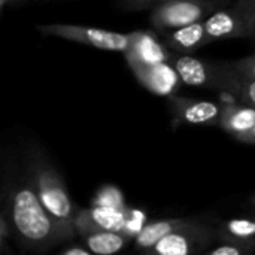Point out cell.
<instances>
[{
  "instance_id": "obj_12",
  "label": "cell",
  "mask_w": 255,
  "mask_h": 255,
  "mask_svg": "<svg viewBox=\"0 0 255 255\" xmlns=\"http://www.w3.org/2000/svg\"><path fill=\"white\" fill-rule=\"evenodd\" d=\"M161 37L169 51L176 54H194L205 45L211 43L205 27V19L163 33Z\"/></svg>"
},
{
  "instance_id": "obj_19",
  "label": "cell",
  "mask_w": 255,
  "mask_h": 255,
  "mask_svg": "<svg viewBox=\"0 0 255 255\" xmlns=\"http://www.w3.org/2000/svg\"><path fill=\"white\" fill-rule=\"evenodd\" d=\"M12 221L7 215L6 211L1 209L0 214V245H1V254L6 253V247H7V241L12 238Z\"/></svg>"
},
{
  "instance_id": "obj_1",
  "label": "cell",
  "mask_w": 255,
  "mask_h": 255,
  "mask_svg": "<svg viewBox=\"0 0 255 255\" xmlns=\"http://www.w3.org/2000/svg\"><path fill=\"white\" fill-rule=\"evenodd\" d=\"M1 209L7 212L22 248L45 253L61 244L57 227L43 206L22 158L13 155L3 157Z\"/></svg>"
},
{
  "instance_id": "obj_10",
  "label": "cell",
  "mask_w": 255,
  "mask_h": 255,
  "mask_svg": "<svg viewBox=\"0 0 255 255\" xmlns=\"http://www.w3.org/2000/svg\"><path fill=\"white\" fill-rule=\"evenodd\" d=\"M167 46L155 40L149 33L134 31V42L131 49L124 54L134 73L142 70L170 63L172 52H167Z\"/></svg>"
},
{
  "instance_id": "obj_8",
  "label": "cell",
  "mask_w": 255,
  "mask_h": 255,
  "mask_svg": "<svg viewBox=\"0 0 255 255\" xmlns=\"http://www.w3.org/2000/svg\"><path fill=\"white\" fill-rule=\"evenodd\" d=\"M75 224H76V233L82 238L84 244L91 250L93 254L111 255L120 253L131 241V236L123 232L109 230L93 223L84 214L82 209L78 211Z\"/></svg>"
},
{
  "instance_id": "obj_4",
  "label": "cell",
  "mask_w": 255,
  "mask_h": 255,
  "mask_svg": "<svg viewBox=\"0 0 255 255\" xmlns=\"http://www.w3.org/2000/svg\"><path fill=\"white\" fill-rule=\"evenodd\" d=\"M226 3V0H170L151 9L149 22L157 33L163 34L206 19Z\"/></svg>"
},
{
  "instance_id": "obj_22",
  "label": "cell",
  "mask_w": 255,
  "mask_h": 255,
  "mask_svg": "<svg viewBox=\"0 0 255 255\" xmlns=\"http://www.w3.org/2000/svg\"><path fill=\"white\" fill-rule=\"evenodd\" d=\"M24 0H0V7L1 10L7 6V4H18V3H22Z\"/></svg>"
},
{
  "instance_id": "obj_9",
  "label": "cell",
  "mask_w": 255,
  "mask_h": 255,
  "mask_svg": "<svg viewBox=\"0 0 255 255\" xmlns=\"http://www.w3.org/2000/svg\"><path fill=\"white\" fill-rule=\"evenodd\" d=\"M208 37L212 42L253 37V31L244 12L233 3L223 6L205 19Z\"/></svg>"
},
{
  "instance_id": "obj_3",
  "label": "cell",
  "mask_w": 255,
  "mask_h": 255,
  "mask_svg": "<svg viewBox=\"0 0 255 255\" xmlns=\"http://www.w3.org/2000/svg\"><path fill=\"white\" fill-rule=\"evenodd\" d=\"M40 33L82 43L103 51L127 54L134 42V33H118L106 28L76 24H42L36 27Z\"/></svg>"
},
{
  "instance_id": "obj_18",
  "label": "cell",
  "mask_w": 255,
  "mask_h": 255,
  "mask_svg": "<svg viewBox=\"0 0 255 255\" xmlns=\"http://www.w3.org/2000/svg\"><path fill=\"white\" fill-rule=\"evenodd\" d=\"M229 66L233 70H236L245 76L255 78V54L248 55L245 58H241V60H236V61H232V63H229Z\"/></svg>"
},
{
  "instance_id": "obj_7",
  "label": "cell",
  "mask_w": 255,
  "mask_h": 255,
  "mask_svg": "<svg viewBox=\"0 0 255 255\" xmlns=\"http://www.w3.org/2000/svg\"><path fill=\"white\" fill-rule=\"evenodd\" d=\"M170 64L176 70L179 79L191 87L208 90H220L223 79V64H214L196 58L193 54L172 52Z\"/></svg>"
},
{
  "instance_id": "obj_14",
  "label": "cell",
  "mask_w": 255,
  "mask_h": 255,
  "mask_svg": "<svg viewBox=\"0 0 255 255\" xmlns=\"http://www.w3.org/2000/svg\"><path fill=\"white\" fill-rule=\"evenodd\" d=\"M220 91L232 94L242 103L255 108V78L245 76L233 70L229 63H223V79L220 84Z\"/></svg>"
},
{
  "instance_id": "obj_16",
  "label": "cell",
  "mask_w": 255,
  "mask_h": 255,
  "mask_svg": "<svg viewBox=\"0 0 255 255\" xmlns=\"http://www.w3.org/2000/svg\"><path fill=\"white\" fill-rule=\"evenodd\" d=\"M218 245L208 250L209 255H251L255 254V242H245L230 238H217Z\"/></svg>"
},
{
  "instance_id": "obj_24",
  "label": "cell",
  "mask_w": 255,
  "mask_h": 255,
  "mask_svg": "<svg viewBox=\"0 0 255 255\" xmlns=\"http://www.w3.org/2000/svg\"><path fill=\"white\" fill-rule=\"evenodd\" d=\"M250 202H251V205H253V206L255 208V194L253 196V197H251V199H250Z\"/></svg>"
},
{
  "instance_id": "obj_11",
  "label": "cell",
  "mask_w": 255,
  "mask_h": 255,
  "mask_svg": "<svg viewBox=\"0 0 255 255\" xmlns=\"http://www.w3.org/2000/svg\"><path fill=\"white\" fill-rule=\"evenodd\" d=\"M227 134L245 143V139L255 127V108L247 103L229 102L221 105L218 124Z\"/></svg>"
},
{
  "instance_id": "obj_13",
  "label": "cell",
  "mask_w": 255,
  "mask_h": 255,
  "mask_svg": "<svg viewBox=\"0 0 255 255\" xmlns=\"http://www.w3.org/2000/svg\"><path fill=\"white\" fill-rule=\"evenodd\" d=\"M191 218H163L157 221H151L140 229V232L134 238V245L139 251L146 253L155 244H158L164 236L170 235L176 229L185 226Z\"/></svg>"
},
{
  "instance_id": "obj_17",
  "label": "cell",
  "mask_w": 255,
  "mask_h": 255,
  "mask_svg": "<svg viewBox=\"0 0 255 255\" xmlns=\"http://www.w3.org/2000/svg\"><path fill=\"white\" fill-rule=\"evenodd\" d=\"M170 0H118V6L126 10H145L154 9Z\"/></svg>"
},
{
  "instance_id": "obj_2",
  "label": "cell",
  "mask_w": 255,
  "mask_h": 255,
  "mask_svg": "<svg viewBox=\"0 0 255 255\" xmlns=\"http://www.w3.org/2000/svg\"><path fill=\"white\" fill-rule=\"evenodd\" d=\"M22 161L33 179L36 191L49 212L61 242L72 241L76 233V215L79 208L72 200L66 181L45 148L34 139L22 146Z\"/></svg>"
},
{
  "instance_id": "obj_23",
  "label": "cell",
  "mask_w": 255,
  "mask_h": 255,
  "mask_svg": "<svg viewBox=\"0 0 255 255\" xmlns=\"http://www.w3.org/2000/svg\"><path fill=\"white\" fill-rule=\"evenodd\" d=\"M245 143H250V145H255V127L253 128V131L248 134V137L245 139Z\"/></svg>"
},
{
  "instance_id": "obj_20",
  "label": "cell",
  "mask_w": 255,
  "mask_h": 255,
  "mask_svg": "<svg viewBox=\"0 0 255 255\" xmlns=\"http://www.w3.org/2000/svg\"><path fill=\"white\" fill-rule=\"evenodd\" d=\"M233 3L244 12L253 31V37H255V0H235Z\"/></svg>"
},
{
  "instance_id": "obj_21",
  "label": "cell",
  "mask_w": 255,
  "mask_h": 255,
  "mask_svg": "<svg viewBox=\"0 0 255 255\" xmlns=\"http://www.w3.org/2000/svg\"><path fill=\"white\" fill-rule=\"evenodd\" d=\"M91 250L84 244L82 245H69L64 250L60 251V255H91Z\"/></svg>"
},
{
  "instance_id": "obj_15",
  "label": "cell",
  "mask_w": 255,
  "mask_h": 255,
  "mask_svg": "<svg viewBox=\"0 0 255 255\" xmlns=\"http://www.w3.org/2000/svg\"><path fill=\"white\" fill-rule=\"evenodd\" d=\"M217 238L255 242V217H241L224 221L217 230Z\"/></svg>"
},
{
  "instance_id": "obj_6",
  "label": "cell",
  "mask_w": 255,
  "mask_h": 255,
  "mask_svg": "<svg viewBox=\"0 0 255 255\" xmlns=\"http://www.w3.org/2000/svg\"><path fill=\"white\" fill-rule=\"evenodd\" d=\"M169 112L175 126H218L221 106L211 100L169 96Z\"/></svg>"
},
{
  "instance_id": "obj_5",
  "label": "cell",
  "mask_w": 255,
  "mask_h": 255,
  "mask_svg": "<svg viewBox=\"0 0 255 255\" xmlns=\"http://www.w3.org/2000/svg\"><path fill=\"white\" fill-rule=\"evenodd\" d=\"M217 241V232L197 220H190L185 226L164 236L145 254L152 255H191L208 251Z\"/></svg>"
}]
</instances>
